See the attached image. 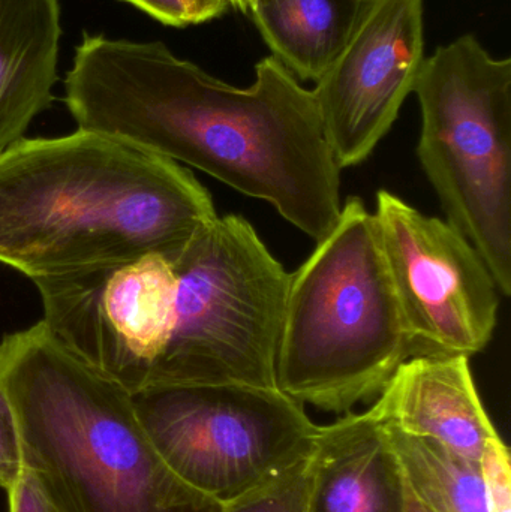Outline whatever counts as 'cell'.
Masks as SVG:
<instances>
[{
	"instance_id": "52a82bcc",
	"label": "cell",
	"mask_w": 511,
	"mask_h": 512,
	"mask_svg": "<svg viewBox=\"0 0 511 512\" xmlns=\"http://www.w3.org/2000/svg\"><path fill=\"white\" fill-rule=\"evenodd\" d=\"M374 216L414 357L482 352L497 327L500 291L476 248L392 192H378Z\"/></svg>"
},
{
	"instance_id": "3957f363",
	"label": "cell",
	"mask_w": 511,
	"mask_h": 512,
	"mask_svg": "<svg viewBox=\"0 0 511 512\" xmlns=\"http://www.w3.org/2000/svg\"><path fill=\"white\" fill-rule=\"evenodd\" d=\"M0 387L17 417L24 466L60 512H222V502L168 468L132 394L44 322L3 337Z\"/></svg>"
},
{
	"instance_id": "9a60e30c",
	"label": "cell",
	"mask_w": 511,
	"mask_h": 512,
	"mask_svg": "<svg viewBox=\"0 0 511 512\" xmlns=\"http://www.w3.org/2000/svg\"><path fill=\"white\" fill-rule=\"evenodd\" d=\"M479 468L491 511L511 512L510 451L500 436L483 448Z\"/></svg>"
},
{
	"instance_id": "277c9868",
	"label": "cell",
	"mask_w": 511,
	"mask_h": 512,
	"mask_svg": "<svg viewBox=\"0 0 511 512\" xmlns=\"http://www.w3.org/2000/svg\"><path fill=\"white\" fill-rule=\"evenodd\" d=\"M290 273L276 351V387L302 405L347 415L377 399L414 357L381 249L359 197Z\"/></svg>"
},
{
	"instance_id": "d6986e66",
	"label": "cell",
	"mask_w": 511,
	"mask_h": 512,
	"mask_svg": "<svg viewBox=\"0 0 511 512\" xmlns=\"http://www.w3.org/2000/svg\"><path fill=\"white\" fill-rule=\"evenodd\" d=\"M192 24L206 23L230 8L228 0H183Z\"/></svg>"
},
{
	"instance_id": "7c38bea8",
	"label": "cell",
	"mask_w": 511,
	"mask_h": 512,
	"mask_svg": "<svg viewBox=\"0 0 511 512\" xmlns=\"http://www.w3.org/2000/svg\"><path fill=\"white\" fill-rule=\"evenodd\" d=\"M363 0H252L261 36L288 71L317 81L344 44Z\"/></svg>"
},
{
	"instance_id": "7a4b0ae2",
	"label": "cell",
	"mask_w": 511,
	"mask_h": 512,
	"mask_svg": "<svg viewBox=\"0 0 511 512\" xmlns=\"http://www.w3.org/2000/svg\"><path fill=\"white\" fill-rule=\"evenodd\" d=\"M218 218L177 162L77 129L0 153V264L32 282L191 239Z\"/></svg>"
},
{
	"instance_id": "2e32d148",
	"label": "cell",
	"mask_w": 511,
	"mask_h": 512,
	"mask_svg": "<svg viewBox=\"0 0 511 512\" xmlns=\"http://www.w3.org/2000/svg\"><path fill=\"white\" fill-rule=\"evenodd\" d=\"M23 471L20 427L8 394L0 387V489L8 492Z\"/></svg>"
},
{
	"instance_id": "44dd1931",
	"label": "cell",
	"mask_w": 511,
	"mask_h": 512,
	"mask_svg": "<svg viewBox=\"0 0 511 512\" xmlns=\"http://www.w3.org/2000/svg\"><path fill=\"white\" fill-rule=\"evenodd\" d=\"M228 5L236 9V11L249 14L251 12L252 0H228Z\"/></svg>"
},
{
	"instance_id": "8fae6325",
	"label": "cell",
	"mask_w": 511,
	"mask_h": 512,
	"mask_svg": "<svg viewBox=\"0 0 511 512\" xmlns=\"http://www.w3.org/2000/svg\"><path fill=\"white\" fill-rule=\"evenodd\" d=\"M59 0H0V153L53 101Z\"/></svg>"
},
{
	"instance_id": "4fadbf2b",
	"label": "cell",
	"mask_w": 511,
	"mask_h": 512,
	"mask_svg": "<svg viewBox=\"0 0 511 512\" xmlns=\"http://www.w3.org/2000/svg\"><path fill=\"white\" fill-rule=\"evenodd\" d=\"M380 417V415H378ZM408 486L432 512H492L479 463L383 421Z\"/></svg>"
},
{
	"instance_id": "ffe728a7",
	"label": "cell",
	"mask_w": 511,
	"mask_h": 512,
	"mask_svg": "<svg viewBox=\"0 0 511 512\" xmlns=\"http://www.w3.org/2000/svg\"><path fill=\"white\" fill-rule=\"evenodd\" d=\"M405 480H407V478H405ZM405 512H432V511L429 510V508L426 507V505L423 504V502L420 501V499L417 498L416 495H414L413 490H411L410 486H408L407 511H405Z\"/></svg>"
},
{
	"instance_id": "6da1fadb",
	"label": "cell",
	"mask_w": 511,
	"mask_h": 512,
	"mask_svg": "<svg viewBox=\"0 0 511 512\" xmlns=\"http://www.w3.org/2000/svg\"><path fill=\"white\" fill-rule=\"evenodd\" d=\"M65 89L78 129L191 165L272 204L317 242L338 222L342 170L314 93L276 57L239 89L162 42L84 35Z\"/></svg>"
},
{
	"instance_id": "8992f818",
	"label": "cell",
	"mask_w": 511,
	"mask_h": 512,
	"mask_svg": "<svg viewBox=\"0 0 511 512\" xmlns=\"http://www.w3.org/2000/svg\"><path fill=\"white\" fill-rule=\"evenodd\" d=\"M132 397L168 468L222 504L308 457L320 427L278 387L182 385Z\"/></svg>"
},
{
	"instance_id": "30bf717a",
	"label": "cell",
	"mask_w": 511,
	"mask_h": 512,
	"mask_svg": "<svg viewBox=\"0 0 511 512\" xmlns=\"http://www.w3.org/2000/svg\"><path fill=\"white\" fill-rule=\"evenodd\" d=\"M308 512H405L408 484L374 408L318 427Z\"/></svg>"
},
{
	"instance_id": "ac0fdd59",
	"label": "cell",
	"mask_w": 511,
	"mask_h": 512,
	"mask_svg": "<svg viewBox=\"0 0 511 512\" xmlns=\"http://www.w3.org/2000/svg\"><path fill=\"white\" fill-rule=\"evenodd\" d=\"M165 26L185 27L191 23L183 0H125Z\"/></svg>"
},
{
	"instance_id": "9c48e42d",
	"label": "cell",
	"mask_w": 511,
	"mask_h": 512,
	"mask_svg": "<svg viewBox=\"0 0 511 512\" xmlns=\"http://www.w3.org/2000/svg\"><path fill=\"white\" fill-rule=\"evenodd\" d=\"M372 408L405 435L437 442L474 463L500 436L483 408L470 358L461 355L408 358Z\"/></svg>"
},
{
	"instance_id": "ba28073f",
	"label": "cell",
	"mask_w": 511,
	"mask_h": 512,
	"mask_svg": "<svg viewBox=\"0 0 511 512\" xmlns=\"http://www.w3.org/2000/svg\"><path fill=\"white\" fill-rule=\"evenodd\" d=\"M423 0H363L312 89L341 170L365 162L414 90L425 59Z\"/></svg>"
},
{
	"instance_id": "5b68a950",
	"label": "cell",
	"mask_w": 511,
	"mask_h": 512,
	"mask_svg": "<svg viewBox=\"0 0 511 512\" xmlns=\"http://www.w3.org/2000/svg\"><path fill=\"white\" fill-rule=\"evenodd\" d=\"M417 156L447 222L511 295V59L462 35L423 59Z\"/></svg>"
},
{
	"instance_id": "e0dca14e",
	"label": "cell",
	"mask_w": 511,
	"mask_h": 512,
	"mask_svg": "<svg viewBox=\"0 0 511 512\" xmlns=\"http://www.w3.org/2000/svg\"><path fill=\"white\" fill-rule=\"evenodd\" d=\"M6 493L9 512H60L26 466L23 474Z\"/></svg>"
},
{
	"instance_id": "5bb4252c",
	"label": "cell",
	"mask_w": 511,
	"mask_h": 512,
	"mask_svg": "<svg viewBox=\"0 0 511 512\" xmlns=\"http://www.w3.org/2000/svg\"><path fill=\"white\" fill-rule=\"evenodd\" d=\"M312 453L260 486L224 502L222 512H308L314 471Z\"/></svg>"
}]
</instances>
